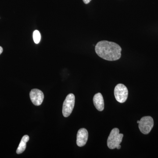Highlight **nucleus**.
I'll list each match as a JSON object with an SVG mask.
<instances>
[{
  "instance_id": "1",
  "label": "nucleus",
  "mask_w": 158,
  "mask_h": 158,
  "mask_svg": "<svg viewBox=\"0 0 158 158\" xmlns=\"http://www.w3.org/2000/svg\"><path fill=\"white\" fill-rule=\"evenodd\" d=\"M95 51L98 56L110 61H116L121 56L122 48L116 43L102 40L97 44Z\"/></svg>"
},
{
  "instance_id": "2",
  "label": "nucleus",
  "mask_w": 158,
  "mask_h": 158,
  "mask_svg": "<svg viewBox=\"0 0 158 158\" xmlns=\"http://www.w3.org/2000/svg\"><path fill=\"white\" fill-rule=\"evenodd\" d=\"M123 135L119 133V131L117 128L112 130L108 137L107 145L109 148L114 149L120 145L122 141Z\"/></svg>"
},
{
  "instance_id": "3",
  "label": "nucleus",
  "mask_w": 158,
  "mask_h": 158,
  "mask_svg": "<svg viewBox=\"0 0 158 158\" xmlns=\"http://www.w3.org/2000/svg\"><path fill=\"white\" fill-rule=\"evenodd\" d=\"M75 100L73 94H69L66 96L62 106V114L64 117H68L71 114L74 106Z\"/></svg>"
},
{
  "instance_id": "4",
  "label": "nucleus",
  "mask_w": 158,
  "mask_h": 158,
  "mask_svg": "<svg viewBox=\"0 0 158 158\" xmlns=\"http://www.w3.org/2000/svg\"><path fill=\"white\" fill-rule=\"evenodd\" d=\"M139 130L141 133L147 135L150 132L154 126V120L151 116H144L141 118L138 123Z\"/></svg>"
},
{
  "instance_id": "5",
  "label": "nucleus",
  "mask_w": 158,
  "mask_h": 158,
  "mask_svg": "<svg viewBox=\"0 0 158 158\" xmlns=\"http://www.w3.org/2000/svg\"><path fill=\"white\" fill-rule=\"evenodd\" d=\"M128 94L127 88L123 84L117 85L114 89V95L116 100L123 103L126 101Z\"/></svg>"
},
{
  "instance_id": "6",
  "label": "nucleus",
  "mask_w": 158,
  "mask_h": 158,
  "mask_svg": "<svg viewBox=\"0 0 158 158\" xmlns=\"http://www.w3.org/2000/svg\"><path fill=\"white\" fill-rule=\"evenodd\" d=\"M30 96L31 102L36 106H40L44 98L42 91L37 89H32L30 92Z\"/></svg>"
},
{
  "instance_id": "7",
  "label": "nucleus",
  "mask_w": 158,
  "mask_h": 158,
  "mask_svg": "<svg viewBox=\"0 0 158 158\" xmlns=\"http://www.w3.org/2000/svg\"><path fill=\"white\" fill-rule=\"evenodd\" d=\"M88 131L85 128L79 130L77 134V144L79 147L85 146L88 140Z\"/></svg>"
},
{
  "instance_id": "8",
  "label": "nucleus",
  "mask_w": 158,
  "mask_h": 158,
  "mask_svg": "<svg viewBox=\"0 0 158 158\" xmlns=\"http://www.w3.org/2000/svg\"><path fill=\"white\" fill-rule=\"evenodd\" d=\"M93 102L95 108L99 111H103L104 109V102L101 94L98 93L94 95Z\"/></svg>"
},
{
  "instance_id": "9",
  "label": "nucleus",
  "mask_w": 158,
  "mask_h": 158,
  "mask_svg": "<svg viewBox=\"0 0 158 158\" xmlns=\"http://www.w3.org/2000/svg\"><path fill=\"white\" fill-rule=\"evenodd\" d=\"M29 139L30 138L27 135L23 136L16 150V153L18 154L22 153L25 150L26 147H27V143Z\"/></svg>"
},
{
  "instance_id": "10",
  "label": "nucleus",
  "mask_w": 158,
  "mask_h": 158,
  "mask_svg": "<svg viewBox=\"0 0 158 158\" xmlns=\"http://www.w3.org/2000/svg\"><path fill=\"white\" fill-rule=\"evenodd\" d=\"M33 39H34V42L36 44H39L41 39V35L40 33L38 31H35L33 33Z\"/></svg>"
},
{
  "instance_id": "11",
  "label": "nucleus",
  "mask_w": 158,
  "mask_h": 158,
  "mask_svg": "<svg viewBox=\"0 0 158 158\" xmlns=\"http://www.w3.org/2000/svg\"><path fill=\"white\" fill-rule=\"evenodd\" d=\"M83 2L85 3V4H88V3L90 2L91 0H83Z\"/></svg>"
},
{
  "instance_id": "12",
  "label": "nucleus",
  "mask_w": 158,
  "mask_h": 158,
  "mask_svg": "<svg viewBox=\"0 0 158 158\" xmlns=\"http://www.w3.org/2000/svg\"><path fill=\"white\" fill-rule=\"evenodd\" d=\"M3 51V48L2 47L0 46V55L2 53Z\"/></svg>"
},
{
  "instance_id": "13",
  "label": "nucleus",
  "mask_w": 158,
  "mask_h": 158,
  "mask_svg": "<svg viewBox=\"0 0 158 158\" xmlns=\"http://www.w3.org/2000/svg\"><path fill=\"white\" fill-rule=\"evenodd\" d=\"M121 148V146L120 145H118V146H117V147L116 148L118 149H119Z\"/></svg>"
},
{
  "instance_id": "14",
  "label": "nucleus",
  "mask_w": 158,
  "mask_h": 158,
  "mask_svg": "<svg viewBox=\"0 0 158 158\" xmlns=\"http://www.w3.org/2000/svg\"><path fill=\"white\" fill-rule=\"evenodd\" d=\"M139 122H140V121L139 120H138V121H137V123H139Z\"/></svg>"
}]
</instances>
